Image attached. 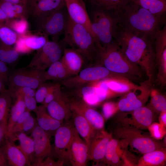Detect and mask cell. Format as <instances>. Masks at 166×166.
Masks as SVG:
<instances>
[{"instance_id":"cell-15","label":"cell","mask_w":166,"mask_h":166,"mask_svg":"<svg viewBox=\"0 0 166 166\" xmlns=\"http://www.w3.org/2000/svg\"><path fill=\"white\" fill-rule=\"evenodd\" d=\"M49 114L60 121L68 122L72 118V112L65 95L61 90L58 83L53 99L46 107Z\"/></svg>"},{"instance_id":"cell-6","label":"cell","mask_w":166,"mask_h":166,"mask_svg":"<svg viewBox=\"0 0 166 166\" xmlns=\"http://www.w3.org/2000/svg\"><path fill=\"white\" fill-rule=\"evenodd\" d=\"M114 12L93 9L91 12V28L99 49L113 41V32L117 22Z\"/></svg>"},{"instance_id":"cell-3","label":"cell","mask_w":166,"mask_h":166,"mask_svg":"<svg viewBox=\"0 0 166 166\" xmlns=\"http://www.w3.org/2000/svg\"><path fill=\"white\" fill-rule=\"evenodd\" d=\"M62 42L79 52L84 61L85 68L98 65L99 52L96 39L85 26L76 23L69 17Z\"/></svg>"},{"instance_id":"cell-42","label":"cell","mask_w":166,"mask_h":166,"mask_svg":"<svg viewBox=\"0 0 166 166\" xmlns=\"http://www.w3.org/2000/svg\"><path fill=\"white\" fill-rule=\"evenodd\" d=\"M37 124L36 119L30 115L18 128L15 133L22 132L26 133L31 132Z\"/></svg>"},{"instance_id":"cell-21","label":"cell","mask_w":166,"mask_h":166,"mask_svg":"<svg viewBox=\"0 0 166 166\" xmlns=\"http://www.w3.org/2000/svg\"><path fill=\"white\" fill-rule=\"evenodd\" d=\"M28 16L34 19L45 13L62 8L65 0H26Z\"/></svg>"},{"instance_id":"cell-53","label":"cell","mask_w":166,"mask_h":166,"mask_svg":"<svg viewBox=\"0 0 166 166\" xmlns=\"http://www.w3.org/2000/svg\"><path fill=\"white\" fill-rule=\"evenodd\" d=\"M166 112L160 114V124L163 126H166Z\"/></svg>"},{"instance_id":"cell-9","label":"cell","mask_w":166,"mask_h":166,"mask_svg":"<svg viewBox=\"0 0 166 166\" xmlns=\"http://www.w3.org/2000/svg\"><path fill=\"white\" fill-rule=\"evenodd\" d=\"M64 48L61 43L48 41L37 50L27 67L45 71L54 62L59 61Z\"/></svg>"},{"instance_id":"cell-5","label":"cell","mask_w":166,"mask_h":166,"mask_svg":"<svg viewBox=\"0 0 166 166\" xmlns=\"http://www.w3.org/2000/svg\"><path fill=\"white\" fill-rule=\"evenodd\" d=\"M113 130L117 138L126 141L133 149L143 154L164 148V144L131 125L117 121Z\"/></svg>"},{"instance_id":"cell-32","label":"cell","mask_w":166,"mask_h":166,"mask_svg":"<svg viewBox=\"0 0 166 166\" xmlns=\"http://www.w3.org/2000/svg\"><path fill=\"white\" fill-rule=\"evenodd\" d=\"M48 69L44 72L45 81L53 80L61 82L72 76L68 72L61 61L54 62Z\"/></svg>"},{"instance_id":"cell-20","label":"cell","mask_w":166,"mask_h":166,"mask_svg":"<svg viewBox=\"0 0 166 166\" xmlns=\"http://www.w3.org/2000/svg\"><path fill=\"white\" fill-rule=\"evenodd\" d=\"M112 138V133L104 129L98 131L88 147L89 160L97 163L103 162L108 144Z\"/></svg>"},{"instance_id":"cell-16","label":"cell","mask_w":166,"mask_h":166,"mask_svg":"<svg viewBox=\"0 0 166 166\" xmlns=\"http://www.w3.org/2000/svg\"><path fill=\"white\" fill-rule=\"evenodd\" d=\"M130 113L120 116L117 120L138 129H146L152 124L154 113L148 106H144Z\"/></svg>"},{"instance_id":"cell-38","label":"cell","mask_w":166,"mask_h":166,"mask_svg":"<svg viewBox=\"0 0 166 166\" xmlns=\"http://www.w3.org/2000/svg\"><path fill=\"white\" fill-rule=\"evenodd\" d=\"M118 146L117 140L112 138L108 144L103 162L110 165L112 160L120 157Z\"/></svg>"},{"instance_id":"cell-50","label":"cell","mask_w":166,"mask_h":166,"mask_svg":"<svg viewBox=\"0 0 166 166\" xmlns=\"http://www.w3.org/2000/svg\"><path fill=\"white\" fill-rule=\"evenodd\" d=\"M11 3L26 5V0H2Z\"/></svg>"},{"instance_id":"cell-45","label":"cell","mask_w":166,"mask_h":166,"mask_svg":"<svg viewBox=\"0 0 166 166\" xmlns=\"http://www.w3.org/2000/svg\"><path fill=\"white\" fill-rule=\"evenodd\" d=\"M58 83H52L49 88L44 100L42 104L46 107L53 99L55 90Z\"/></svg>"},{"instance_id":"cell-40","label":"cell","mask_w":166,"mask_h":166,"mask_svg":"<svg viewBox=\"0 0 166 166\" xmlns=\"http://www.w3.org/2000/svg\"><path fill=\"white\" fill-rule=\"evenodd\" d=\"M13 98L18 95L34 97L35 89L27 87H15L8 89Z\"/></svg>"},{"instance_id":"cell-29","label":"cell","mask_w":166,"mask_h":166,"mask_svg":"<svg viewBox=\"0 0 166 166\" xmlns=\"http://www.w3.org/2000/svg\"><path fill=\"white\" fill-rule=\"evenodd\" d=\"M16 100L11 107L7 122L6 136L10 138L13 128L20 116L26 110L23 97L20 95L16 96Z\"/></svg>"},{"instance_id":"cell-31","label":"cell","mask_w":166,"mask_h":166,"mask_svg":"<svg viewBox=\"0 0 166 166\" xmlns=\"http://www.w3.org/2000/svg\"><path fill=\"white\" fill-rule=\"evenodd\" d=\"M0 7L8 19H27L28 16L26 5L14 4L0 0Z\"/></svg>"},{"instance_id":"cell-47","label":"cell","mask_w":166,"mask_h":166,"mask_svg":"<svg viewBox=\"0 0 166 166\" xmlns=\"http://www.w3.org/2000/svg\"><path fill=\"white\" fill-rule=\"evenodd\" d=\"M8 70L6 64L0 60V80L5 84L8 83Z\"/></svg>"},{"instance_id":"cell-24","label":"cell","mask_w":166,"mask_h":166,"mask_svg":"<svg viewBox=\"0 0 166 166\" xmlns=\"http://www.w3.org/2000/svg\"><path fill=\"white\" fill-rule=\"evenodd\" d=\"M37 117L38 125L51 136L64 123L52 117L48 112L46 107L42 104L34 112Z\"/></svg>"},{"instance_id":"cell-41","label":"cell","mask_w":166,"mask_h":166,"mask_svg":"<svg viewBox=\"0 0 166 166\" xmlns=\"http://www.w3.org/2000/svg\"><path fill=\"white\" fill-rule=\"evenodd\" d=\"M119 110L117 103L108 101L102 106L103 116L105 119L107 120Z\"/></svg>"},{"instance_id":"cell-7","label":"cell","mask_w":166,"mask_h":166,"mask_svg":"<svg viewBox=\"0 0 166 166\" xmlns=\"http://www.w3.org/2000/svg\"><path fill=\"white\" fill-rule=\"evenodd\" d=\"M65 8L45 13L34 19L38 31L50 36L53 41L58 42L60 36L64 33L69 19Z\"/></svg>"},{"instance_id":"cell-19","label":"cell","mask_w":166,"mask_h":166,"mask_svg":"<svg viewBox=\"0 0 166 166\" xmlns=\"http://www.w3.org/2000/svg\"><path fill=\"white\" fill-rule=\"evenodd\" d=\"M65 7L70 19L73 22L85 27L95 38L92 30L90 18L87 12L84 1L65 0Z\"/></svg>"},{"instance_id":"cell-35","label":"cell","mask_w":166,"mask_h":166,"mask_svg":"<svg viewBox=\"0 0 166 166\" xmlns=\"http://www.w3.org/2000/svg\"><path fill=\"white\" fill-rule=\"evenodd\" d=\"M151 99L148 105L156 113H160L166 112V99L165 96L157 90L151 89Z\"/></svg>"},{"instance_id":"cell-23","label":"cell","mask_w":166,"mask_h":166,"mask_svg":"<svg viewBox=\"0 0 166 166\" xmlns=\"http://www.w3.org/2000/svg\"><path fill=\"white\" fill-rule=\"evenodd\" d=\"M61 61L72 76L77 75L84 67V61L81 54L71 48H64Z\"/></svg>"},{"instance_id":"cell-28","label":"cell","mask_w":166,"mask_h":166,"mask_svg":"<svg viewBox=\"0 0 166 166\" xmlns=\"http://www.w3.org/2000/svg\"><path fill=\"white\" fill-rule=\"evenodd\" d=\"M166 22V0H131Z\"/></svg>"},{"instance_id":"cell-12","label":"cell","mask_w":166,"mask_h":166,"mask_svg":"<svg viewBox=\"0 0 166 166\" xmlns=\"http://www.w3.org/2000/svg\"><path fill=\"white\" fill-rule=\"evenodd\" d=\"M27 68L18 69L9 75V89L24 86L36 89L42 83L45 82L44 78L45 71Z\"/></svg>"},{"instance_id":"cell-43","label":"cell","mask_w":166,"mask_h":166,"mask_svg":"<svg viewBox=\"0 0 166 166\" xmlns=\"http://www.w3.org/2000/svg\"><path fill=\"white\" fill-rule=\"evenodd\" d=\"M52 83L45 82L42 83L36 91L35 98L38 103L42 104L49 87Z\"/></svg>"},{"instance_id":"cell-17","label":"cell","mask_w":166,"mask_h":166,"mask_svg":"<svg viewBox=\"0 0 166 166\" xmlns=\"http://www.w3.org/2000/svg\"><path fill=\"white\" fill-rule=\"evenodd\" d=\"M89 160L88 147L74 126L73 137L69 155L68 164L73 166H85Z\"/></svg>"},{"instance_id":"cell-25","label":"cell","mask_w":166,"mask_h":166,"mask_svg":"<svg viewBox=\"0 0 166 166\" xmlns=\"http://www.w3.org/2000/svg\"><path fill=\"white\" fill-rule=\"evenodd\" d=\"M71 110L74 126L88 148L90 142L98 130H96L83 116Z\"/></svg>"},{"instance_id":"cell-46","label":"cell","mask_w":166,"mask_h":166,"mask_svg":"<svg viewBox=\"0 0 166 166\" xmlns=\"http://www.w3.org/2000/svg\"><path fill=\"white\" fill-rule=\"evenodd\" d=\"M30 115V112L26 110L19 117L14 125L12 130L11 137L10 138L12 137L13 135L16 132L18 128Z\"/></svg>"},{"instance_id":"cell-49","label":"cell","mask_w":166,"mask_h":166,"mask_svg":"<svg viewBox=\"0 0 166 166\" xmlns=\"http://www.w3.org/2000/svg\"><path fill=\"white\" fill-rule=\"evenodd\" d=\"M6 126L0 123V147L4 143L6 137Z\"/></svg>"},{"instance_id":"cell-51","label":"cell","mask_w":166,"mask_h":166,"mask_svg":"<svg viewBox=\"0 0 166 166\" xmlns=\"http://www.w3.org/2000/svg\"><path fill=\"white\" fill-rule=\"evenodd\" d=\"M0 166H8L5 156L0 149Z\"/></svg>"},{"instance_id":"cell-48","label":"cell","mask_w":166,"mask_h":166,"mask_svg":"<svg viewBox=\"0 0 166 166\" xmlns=\"http://www.w3.org/2000/svg\"><path fill=\"white\" fill-rule=\"evenodd\" d=\"M63 165L62 163L58 160L55 161L52 157L49 156L45 158L37 166H61Z\"/></svg>"},{"instance_id":"cell-8","label":"cell","mask_w":166,"mask_h":166,"mask_svg":"<svg viewBox=\"0 0 166 166\" xmlns=\"http://www.w3.org/2000/svg\"><path fill=\"white\" fill-rule=\"evenodd\" d=\"M119 77H124L110 71L103 66L96 65L85 68L77 75L60 83L65 87L73 89L103 79Z\"/></svg>"},{"instance_id":"cell-36","label":"cell","mask_w":166,"mask_h":166,"mask_svg":"<svg viewBox=\"0 0 166 166\" xmlns=\"http://www.w3.org/2000/svg\"><path fill=\"white\" fill-rule=\"evenodd\" d=\"M19 53L14 47L7 45L0 40V60L6 63L11 64L18 59Z\"/></svg>"},{"instance_id":"cell-11","label":"cell","mask_w":166,"mask_h":166,"mask_svg":"<svg viewBox=\"0 0 166 166\" xmlns=\"http://www.w3.org/2000/svg\"><path fill=\"white\" fill-rule=\"evenodd\" d=\"M74 126L70 122H65L56 131L54 136V151L57 160L68 164L70 149L73 140Z\"/></svg>"},{"instance_id":"cell-14","label":"cell","mask_w":166,"mask_h":166,"mask_svg":"<svg viewBox=\"0 0 166 166\" xmlns=\"http://www.w3.org/2000/svg\"><path fill=\"white\" fill-rule=\"evenodd\" d=\"M34 146V157L31 166H37L46 157H52V148L50 141L51 136L36 124L31 132Z\"/></svg>"},{"instance_id":"cell-39","label":"cell","mask_w":166,"mask_h":166,"mask_svg":"<svg viewBox=\"0 0 166 166\" xmlns=\"http://www.w3.org/2000/svg\"><path fill=\"white\" fill-rule=\"evenodd\" d=\"M5 23L18 35L25 34L28 31L29 24L26 18L8 19Z\"/></svg>"},{"instance_id":"cell-33","label":"cell","mask_w":166,"mask_h":166,"mask_svg":"<svg viewBox=\"0 0 166 166\" xmlns=\"http://www.w3.org/2000/svg\"><path fill=\"white\" fill-rule=\"evenodd\" d=\"M131 0H85L92 9L115 12L121 10Z\"/></svg>"},{"instance_id":"cell-44","label":"cell","mask_w":166,"mask_h":166,"mask_svg":"<svg viewBox=\"0 0 166 166\" xmlns=\"http://www.w3.org/2000/svg\"><path fill=\"white\" fill-rule=\"evenodd\" d=\"M26 110L34 112L37 109V102L34 97L25 96L23 97Z\"/></svg>"},{"instance_id":"cell-4","label":"cell","mask_w":166,"mask_h":166,"mask_svg":"<svg viewBox=\"0 0 166 166\" xmlns=\"http://www.w3.org/2000/svg\"><path fill=\"white\" fill-rule=\"evenodd\" d=\"M99 52V65L112 72L130 81H140L146 75L139 66L128 60L114 40Z\"/></svg>"},{"instance_id":"cell-37","label":"cell","mask_w":166,"mask_h":166,"mask_svg":"<svg viewBox=\"0 0 166 166\" xmlns=\"http://www.w3.org/2000/svg\"><path fill=\"white\" fill-rule=\"evenodd\" d=\"M18 35L5 23L0 22V40L4 43L11 46L16 42Z\"/></svg>"},{"instance_id":"cell-26","label":"cell","mask_w":166,"mask_h":166,"mask_svg":"<svg viewBox=\"0 0 166 166\" xmlns=\"http://www.w3.org/2000/svg\"><path fill=\"white\" fill-rule=\"evenodd\" d=\"M14 141L19 140L20 143L18 147L25 156L28 166H31L34 157V143L33 138L28 136L26 133L18 132L14 133L11 138Z\"/></svg>"},{"instance_id":"cell-30","label":"cell","mask_w":166,"mask_h":166,"mask_svg":"<svg viewBox=\"0 0 166 166\" xmlns=\"http://www.w3.org/2000/svg\"><path fill=\"white\" fill-rule=\"evenodd\" d=\"M166 160V148L154 150L143 154L138 160V166H160L165 164Z\"/></svg>"},{"instance_id":"cell-54","label":"cell","mask_w":166,"mask_h":166,"mask_svg":"<svg viewBox=\"0 0 166 166\" xmlns=\"http://www.w3.org/2000/svg\"><path fill=\"white\" fill-rule=\"evenodd\" d=\"M5 89V84L0 80V93Z\"/></svg>"},{"instance_id":"cell-22","label":"cell","mask_w":166,"mask_h":166,"mask_svg":"<svg viewBox=\"0 0 166 166\" xmlns=\"http://www.w3.org/2000/svg\"><path fill=\"white\" fill-rule=\"evenodd\" d=\"M0 149L5 156L8 166H28L25 156L12 139L6 136Z\"/></svg>"},{"instance_id":"cell-10","label":"cell","mask_w":166,"mask_h":166,"mask_svg":"<svg viewBox=\"0 0 166 166\" xmlns=\"http://www.w3.org/2000/svg\"><path fill=\"white\" fill-rule=\"evenodd\" d=\"M153 81L148 79L124 94L117 103L119 110L128 112L143 106L150 95Z\"/></svg>"},{"instance_id":"cell-2","label":"cell","mask_w":166,"mask_h":166,"mask_svg":"<svg viewBox=\"0 0 166 166\" xmlns=\"http://www.w3.org/2000/svg\"><path fill=\"white\" fill-rule=\"evenodd\" d=\"M117 22L133 33L154 39L156 32L165 22L131 0L121 10L114 12Z\"/></svg>"},{"instance_id":"cell-18","label":"cell","mask_w":166,"mask_h":166,"mask_svg":"<svg viewBox=\"0 0 166 166\" xmlns=\"http://www.w3.org/2000/svg\"><path fill=\"white\" fill-rule=\"evenodd\" d=\"M18 35L14 48L19 54H26L39 49L49 41L48 36L40 32L39 35L28 31Z\"/></svg>"},{"instance_id":"cell-13","label":"cell","mask_w":166,"mask_h":166,"mask_svg":"<svg viewBox=\"0 0 166 166\" xmlns=\"http://www.w3.org/2000/svg\"><path fill=\"white\" fill-rule=\"evenodd\" d=\"M65 95L71 110L83 116L97 130L104 129L105 119L102 115L78 97L70 94Z\"/></svg>"},{"instance_id":"cell-34","label":"cell","mask_w":166,"mask_h":166,"mask_svg":"<svg viewBox=\"0 0 166 166\" xmlns=\"http://www.w3.org/2000/svg\"><path fill=\"white\" fill-rule=\"evenodd\" d=\"M13 98L8 89H5L0 93V123L6 126Z\"/></svg>"},{"instance_id":"cell-27","label":"cell","mask_w":166,"mask_h":166,"mask_svg":"<svg viewBox=\"0 0 166 166\" xmlns=\"http://www.w3.org/2000/svg\"><path fill=\"white\" fill-rule=\"evenodd\" d=\"M109 91L114 96L124 95L139 85L124 77L105 79Z\"/></svg>"},{"instance_id":"cell-52","label":"cell","mask_w":166,"mask_h":166,"mask_svg":"<svg viewBox=\"0 0 166 166\" xmlns=\"http://www.w3.org/2000/svg\"><path fill=\"white\" fill-rule=\"evenodd\" d=\"M8 19L6 15L0 7V22L5 23Z\"/></svg>"},{"instance_id":"cell-1","label":"cell","mask_w":166,"mask_h":166,"mask_svg":"<svg viewBox=\"0 0 166 166\" xmlns=\"http://www.w3.org/2000/svg\"><path fill=\"white\" fill-rule=\"evenodd\" d=\"M113 40L131 62L139 66L148 79H153L156 65L154 39L136 35L117 22L113 29Z\"/></svg>"}]
</instances>
